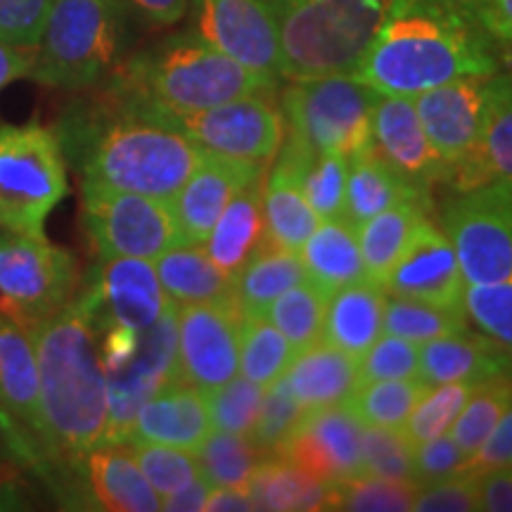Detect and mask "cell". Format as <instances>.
<instances>
[{
	"label": "cell",
	"instance_id": "6da1fadb",
	"mask_svg": "<svg viewBox=\"0 0 512 512\" xmlns=\"http://www.w3.org/2000/svg\"><path fill=\"white\" fill-rule=\"evenodd\" d=\"M81 183L171 200L204 159L174 114L110 76L98 93L67 107L55 126Z\"/></svg>",
	"mask_w": 512,
	"mask_h": 512
},
{
	"label": "cell",
	"instance_id": "7a4b0ae2",
	"mask_svg": "<svg viewBox=\"0 0 512 512\" xmlns=\"http://www.w3.org/2000/svg\"><path fill=\"white\" fill-rule=\"evenodd\" d=\"M38 361L43 470L67 501L79 503V467L105 439L110 401L100 337L79 292L53 316L27 325Z\"/></svg>",
	"mask_w": 512,
	"mask_h": 512
},
{
	"label": "cell",
	"instance_id": "3957f363",
	"mask_svg": "<svg viewBox=\"0 0 512 512\" xmlns=\"http://www.w3.org/2000/svg\"><path fill=\"white\" fill-rule=\"evenodd\" d=\"M512 50L467 8L446 3L392 5L354 76L380 95H415L463 76L498 74Z\"/></svg>",
	"mask_w": 512,
	"mask_h": 512
},
{
	"label": "cell",
	"instance_id": "277c9868",
	"mask_svg": "<svg viewBox=\"0 0 512 512\" xmlns=\"http://www.w3.org/2000/svg\"><path fill=\"white\" fill-rule=\"evenodd\" d=\"M121 83L171 114L209 110L247 95H271L278 83L242 67L200 34H178L117 67Z\"/></svg>",
	"mask_w": 512,
	"mask_h": 512
},
{
	"label": "cell",
	"instance_id": "5b68a950",
	"mask_svg": "<svg viewBox=\"0 0 512 512\" xmlns=\"http://www.w3.org/2000/svg\"><path fill=\"white\" fill-rule=\"evenodd\" d=\"M287 81L354 74L392 0H268Z\"/></svg>",
	"mask_w": 512,
	"mask_h": 512
},
{
	"label": "cell",
	"instance_id": "8992f818",
	"mask_svg": "<svg viewBox=\"0 0 512 512\" xmlns=\"http://www.w3.org/2000/svg\"><path fill=\"white\" fill-rule=\"evenodd\" d=\"M124 43V0H53L29 79L57 91H93L117 72Z\"/></svg>",
	"mask_w": 512,
	"mask_h": 512
},
{
	"label": "cell",
	"instance_id": "52a82bcc",
	"mask_svg": "<svg viewBox=\"0 0 512 512\" xmlns=\"http://www.w3.org/2000/svg\"><path fill=\"white\" fill-rule=\"evenodd\" d=\"M100 358L107 377L110 418L102 441L131 439L140 406L169 382L178 368V304L171 302L157 323L145 330L100 328Z\"/></svg>",
	"mask_w": 512,
	"mask_h": 512
},
{
	"label": "cell",
	"instance_id": "ba28073f",
	"mask_svg": "<svg viewBox=\"0 0 512 512\" xmlns=\"http://www.w3.org/2000/svg\"><path fill=\"white\" fill-rule=\"evenodd\" d=\"M67 192V159L55 128L0 126V228L43 233Z\"/></svg>",
	"mask_w": 512,
	"mask_h": 512
},
{
	"label": "cell",
	"instance_id": "9c48e42d",
	"mask_svg": "<svg viewBox=\"0 0 512 512\" xmlns=\"http://www.w3.org/2000/svg\"><path fill=\"white\" fill-rule=\"evenodd\" d=\"M380 93L354 74L292 79L280 95L290 136L313 152L354 157L373 140V110Z\"/></svg>",
	"mask_w": 512,
	"mask_h": 512
},
{
	"label": "cell",
	"instance_id": "30bf717a",
	"mask_svg": "<svg viewBox=\"0 0 512 512\" xmlns=\"http://www.w3.org/2000/svg\"><path fill=\"white\" fill-rule=\"evenodd\" d=\"M441 228L456 249L465 285L512 283V185L453 192Z\"/></svg>",
	"mask_w": 512,
	"mask_h": 512
},
{
	"label": "cell",
	"instance_id": "8fae6325",
	"mask_svg": "<svg viewBox=\"0 0 512 512\" xmlns=\"http://www.w3.org/2000/svg\"><path fill=\"white\" fill-rule=\"evenodd\" d=\"M83 228L100 259L155 261L166 249L181 245L169 200L81 183Z\"/></svg>",
	"mask_w": 512,
	"mask_h": 512
},
{
	"label": "cell",
	"instance_id": "7c38bea8",
	"mask_svg": "<svg viewBox=\"0 0 512 512\" xmlns=\"http://www.w3.org/2000/svg\"><path fill=\"white\" fill-rule=\"evenodd\" d=\"M79 290L76 261L46 235L8 233L0 238V302L24 325L62 311Z\"/></svg>",
	"mask_w": 512,
	"mask_h": 512
},
{
	"label": "cell",
	"instance_id": "4fadbf2b",
	"mask_svg": "<svg viewBox=\"0 0 512 512\" xmlns=\"http://www.w3.org/2000/svg\"><path fill=\"white\" fill-rule=\"evenodd\" d=\"M178 128L204 152L235 162L268 166L285 143V117L271 95H247L209 107L174 114Z\"/></svg>",
	"mask_w": 512,
	"mask_h": 512
},
{
	"label": "cell",
	"instance_id": "5bb4252c",
	"mask_svg": "<svg viewBox=\"0 0 512 512\" xmlns=\"http://www.w3.org/2000/svg\"><path fill=\"white\" fill-rule=\"evenodd\" d=\"M0 432L19 458L43 470L34 337L8 311H0Z\"/></svg>",
	"mask_w": 512,
	"mask_h": 512
},
{
	"label": "cell",
	"instance_id": "9a60e30c",
	"mask_svg": "<svg viewBox=\"0 0 512 512\" xmlns=\"http://www.w3.org/2000/svg\"><path fill=\"white\" fill-rule=\"evenodd\" d=\"M197 34L242 67L285 79L278 22L268 0H195Z\"/></svg>",
	"mask_w": 512,
	"mask_h": 512
},
{
	"label": "cell",
	"instance_id": "2e32d148",
	"mask_svg": "<svg viewBox=\"0 0 512 512\" xmlns=\"http://www.w3.org/2000/svg\"><path fill=\"white\" fill-rule=\"evenodd\" d=\"M238 302L178 306V368L181 380L202 392L240 373Z\"/></svg>",
	"mask_w": 512,
	"mask_h": 512
},
{
	"label": "cell",
	"instance_id": "e0dca14e",
	"mask_svg": "<svg viewBox=\"0 0 512 512\" xmlns=\"http://www.w3.org/2000/svg\"><path fill=\"white\" fill-rule=\"evenodd\" d=\"M81 302L91 311L95 328L145 330L162 318L171 299L166 297L155 264L133 256L100 259Z\"/></svg>",
	"mask_w": 512,
	"mask_h": 512
},
{
	"label": "cell",
	"instance_id": "ac0fdd59",
	"mask_svg": "<svg viewBox=\"0 0 512 512\" xmlns=\"http://www.w3.org/2000/svg\"><path fill=\"white\" fill-rule=\"evenodd\" d=\"M382 287L389 297L465 311V280L456 249L444 228H439L430 216H425L415 228L413 238L408 240Z\"/></svg>",
	"mask_w": 512,
	"mask_h": 512
},
{
	"label": "cell",
	"instance_id": "d6986e66",
	"mask_svg": "<svg viewBox=\"0 0 512 512\" xmlns=\"http://www.w3.org/2000/svg\"><path fill=\"white\" fill-rule=\"evenodd\" d=\"M361 434L363 422L354 411L347 403H335L306 413L278 453L320 482L337 484L363 472Z\"/></svg>",
	"mask_w": 512,
	"mask_h": 512
},
{
	"label": "cell",
	"instance_id": "ffe728a7",
	"mask_svg": "<svg viewBox=\"0 0 512 512\" xmlns=\"http://www.w3.org/2000/svg\"><path fill=\"white\" fill-rule=\"evenodd\" d=\"M491 76H463L415 95L413 105L437 155L451 169L475 150L482 131Z\"/></svg>",
	"mask_w": 512,
	"mask_h": 512
},
{
	"label": "cell",
	"instance_id": "44dd1931",
	"mask_svg": "<svg viewBox=\"0 0 512 512\" xmlns=\"http://www.w3.org/2000/svg\"><path fill=\"white\" fill-rule=\"evenodd\" d=\"M266 169L268 166L235 162L204 152L200 166L169 200L181 245H204L228 202L245 185L261 181Z\"/></svg>",
	"mask_w": 512,
	"mask_h": 512
},
{
	"label": "cell",
	"instance_id": "7402d4cb",
	"mask_svg": "<svg viewBox=\"0 0 512 512\" xmlns=\"http://www.w3.org/2000/svg\"><path fill=\"white\" fill-rule=\"evenodd\" d=\"M370 143L377 155L413 188L430 192L432 185L448 183V166L427 138L413 98H399V95L377 98Z\"/></svg>",
	"mask_w": 512,
	"mask_h": 512
},
{
	"label": "cell",
	"instance_id": "603a6c76",
	"mask_svg": "<svg viewBox=\"0 0 512 512\" xmlns=\"http://www.w3.org/2000/svg\"><path fill=\"white\" fill-rule=\"evenodd\" d=\"M79 501L107 512H157L162 498L131 453L126 441H100L79 467Z\"/></svg>",
	"mask_w": 512,
	"mask_h": 512
},
{
	"label": "cell",
	"instance_id": "cb8c5ba5",
	"mask_svg": "<svg viewBox=\"0 0 512 512\" xmlns=\"http://www.w3.org/2000/svg\"><path fill=\"white\" fill-rule=\"evenodd\" d=\"M486 183L512 185V69H501L491 76L475 150L453 166L448 176L453 192H465Z\"/></svg>",
	"mask_w": 512,
	"mask_h": 512
},
{
	"label": "cell",
	"instance_id": "d4e9b609",
	"mask_svg": "<svg viewBox=\"0 0 512 512\" xmlns=\"http://www.w3.org/2000/svg\"><path fill=\"white\" fill-rule=\"evenodd\" d=\"M207 394L195 384L176 380L152 394L133 420L131 439L174 446L195 453L209 437ZM128 439V441H131Z\"/></svg>",
	"mask_w": 512,
	"mask_h": 512
},
{
	"label": "cell",
	"instance_id": "484cf974",
	"mask_svg": "<svg viewBox=\"0 0 512 512\" xmlns=\"http://www.w3.org/2000/svg\"><path fill=\"white\" fill-rule=\"evenodd\" d=\"M512 373V354L470 328L430 339L420 349L418 377L427 387L448 382H484Z\"/></svg>",
	"mask_w": 512,
	"mask_h": 512
},
{
	"label": "cell",
	"instance_id": "4316f807",
	"mask_svg": "<svg viewBox=\"0 0 512 512\" xmlns=\"http://www.w3.org/2000/svg\"><path fill=\"white\" fill-rule=\"evenodd\" d=\"M285 382L306 413L344 403L358 384V358L332 347L330 342H313L297 351L285 370Z\"/></svg>",
	"mask_w": 512,
	"mask_h": 512
},
{
	"label": "cell",
	"instance_id": "83f0119b",
	"mask_svg": "<svg viewBox=\"0 0 512 512\" xmlns=\"http://www.w3.org/2000/svg\"><path fill=\"white\" fill-rule=\"evenodd\" d=\"M387 292L373 280H358L330 294L325 302L323 337L332 347L361 358L382 335Z\"/></svg>",
	"mask_w": 512,
	"mask_h": 512
},
{
	"label": "cell",
	"instance_id": "f1b7e54d",
	"mask_svg": "<svg viewBox=\"0 0 512 512\" xmlns=\"http://www.w3.org/2000/svg\"><path fill=\"white\" fill-rule=\"evenodd\" d=\"M408 200L430 202V192L413 188L411 183L403 181L392 166L377 155L373 143L349 157L344 221L356 228L380 211Z\"/></svg>",
	"mask_w": 512,
	"mask_h": 512
},
{
	"label": "cell",
	"instance_id": "f546056e",
	"mask_svg": "<svg viewBox=\"0 0 512 512\" xmlns=\"http://www.w3.org/2000/svg\"><path fill=\"white\" fill-rule=\"evenodd\" d=\"M299 259L309 283L316 285L325 297L358 280H366L356 228L344 219L318 223L299 249Z\"/></svg>",
	"mask_w": 512,
	"mask_h": 512
},
{
	"label": "cell",
	"instance_id": "4dcf8cb0",
	"mask_svg": "<svg viewBox=\"0 0 512 512\" xmlns=\"http://www.w3.org/2000/svg\"><path fill=\"white\" fill-rule=\"evenodd\" d=\"M152 264L166 297L178 306L235 302L233 275L211 261L204 245H176L157 256Z\"/></svg>",
	"mask_w": 512,
	"mask_h": 512
},
{
	"label": "cell",
	"instance_id": "1f68e13d",
	"mask_svg": "<svg viewBox=\"0 0 512 512\" xmlns=\"http://www.w3.org/2000/svg\"><path fill=\"white\" fill-rule=\"evenodd\" d=\"M261 188H264V178L245 185L228 202L204 242L211 261L233 278L247 264L249 256L264 245L266 223L264 209H261Z\"/></svg>",
	"mask_w": 512,
	"mask_h": 512
},
{
	"label": "cell",
	"instance_id": "d6a6232c",
	"mask_svg": "<svg viewBox=\"0 0 512 512\" xmlns=\"http://www.w3.org/2000/svg\"><path fill=\"white\" fill-rule=\"evenodd\" d=\"M254 510H330L332 484L320 482L280 453L261 460L247 484Z\"/></svg>",
	"mask_w": 512,
	"mask_h": 512
},
{
	"label": "cell",
	"instance_id": "836d02e7",
	"mask_svg": "<svg viewBox=\"0 0 512 512\" xmlns=\"http://www.w3.org/2000/svg\"><path fill=\"white\" fill-rule=\"evenodd\" d=\"M235 302L240 316H266L273 299L290 287L306 283V271L297 252L264 240L235 275Z\"/></svg>",
	"mask_w": 512,
	"mask_h": 512
},
{
	"label": "cell",
	"instance_id": "e575fe53",
	"mask_svg": "<svg viewBox=\"0 0 512 512\" xmlns=\"http://www.w3.org/2000/svg\"><path fill=\"white\" fill-rule=\"evenodd\" d=\"M266 240L273 245L297 252L316 230L320 219L306 202L297 176L285 162H275L261 188Z\"/></svg>",
	"mask_w": 512,
	"mask_h": 512
},
{
	"label": "cell",
	"instance_id": "d590c367",
	"mask_svg": "<svg viewBox=\"0 0 512 512\" xmlns=\"http://www.w3.org/2000/svg\"><path fill=\"white\" fill-rule=\"evenodd\" d=\"M427 209H430V202L408 200L384 209L373 219L356 226V238L368 280L380 285L384 283L396 259L406 249L408 240L413 238L415 228L427 216Z\"/></svg>",
	"mask_w": 512,
	"mask_h": 512
},
{
	"label": "cell",
	"instance_id": "8d00e7d4",
	"mask_svg": "<svg viewBox=\"0 0 512 512\" xmlns=\"http://www.w3.org/2000/svg\"><path fill=\"white\" fill-rule=\"evenodd\" d=\"M427 384L420 377L406 380H375L361 384L347 396V406L363 425L394 427L401 430L408 415L418 406L420 396L425 394Z\"/></svg>",
	"mask_w": 512,
	"mask_h": 512
},
{
	"label": "cell",
	"instance_id": "74e56055",
	"mask_svg": "<svg viewBox=\"0 0 512 512\" xmlns=\"http://www.w3.org/2000/svg\"><path fill=\"white\" fill-rule=\"evenodd\" d=\"M297 351L266 316L240 320V375L261 387H271L285 375Z\"/></svg>",
	"mask_w": 512,
	"mask_h": 512
},
{
	"label": "cell",
	"instance_id": "f35d334b",
	"mask_svg": "<svg viewBox=\"0 0 512 512\" xmlns=\"http://www.w3.org/2000/svg\"><path fill=\"white\" fill-rule=\"evenodd\" d=\"M200 475L211 486H242L247 489L249 479L256 472L266 453L245 434H230L211 430L209 437L195 451Z\"/></svg>",
	"mask_w": 512,
	"mask_h": 512
},
{
	"label": "cell",
	"instance_id": "ab89813d",
	"mask_svg": "<svg viewBox=\"0 0 512 512\" xmlns=\"http://www.w3.org/2000/svg\"><path fill=\"white\" fill-rule=\"evenodd\" d=\"M467 330V316L460 309H444L415 299L389 297L384 304L382 332L396 335L411 342L425 344L430 339L453 335V332Z\"/></svg>",
	"mask_w": 512,
	"mask_h": 512
},
{
	"label": "cell",
	"instance_id": "60d3db41",
	"mask_svg": "<svg viewBox=\"0 0 512 512\" xmlns=\"http://www.w3.org/2000/svg\"><path fill=\"white\" fill-rule=\"evenodd\" d=\"M325 302H328V297L306 280V283L294 285L278 299H273L266 318L283 332L294 351H302L318 342L323 335Z\"/></svg>",
	"mask_w": 512,
	"mask_h": 512
},
{
	"label": "cell",
	"instance_id": "b9f144b4",
	"mask_svg": "<svg viewBox=\"0 0 512 512\" xmlns=\"http://www.w3.org/2000/svg\"><path fill=\"white\" fill-rule=\"evenodd\" d=\"M512 403V373L479 382L451 427V437L467 453H475Z\"/></svg>",
	"mask_w": 512,
	"mask_h": 512
},
{
	"label": "cell",
	"instance_id": "7bdbcfd3",
	"mask_svg": "<svg viewBox=\"0 0 512 512\" xmlns=\"http://www.w3.org/2000/svg\"><path fill=\"white\" fill-rule=\"evenodd\" d=\"M418 486L361 472L332 484L330 510L347 512H411Z\"/></svg>",
	"mask_w": 512,
	"mask_h": 512
},
{
	"label": "cell",
	"instance_id": "ee69618b",
	"mask_svg": "<svg viewBox=\"0 0 512 512\" xmlns=\"http://www.w3.org/2000/svg\"><path fill=\"white\" fill-rule=\"evenodd\" d=\"M477 384L479 382H448L427 387L425 394L420 396L418 406L408 415L406 425L401 427L403 434L415 446L451 432L453 422H456L458 413L463 411V406L472 392H475Z\"/></svg>",
	"mask_w": 512,
	"mask_h": 512
},
{
	"label": "cell",
	"instance_id": "f6af8a7d",
	"mask_svg": "<svg viewBox=\"0 0 512 512\" xmlns=\"http://www.w3.org/2000/svg\"><path fill=\"white\" fill-rule=\"evenodd\" d=\"M207 394V411L211 430L230 434H252V427L259 415L261 401H264L266 387L247 380L245 375H235L221 387L211 389Z\"/></svg>",
	"mask_w": 512,
	"mask_h": 512
},
{
	"label": "cell",
	"instance_id": "bcb514c9",
	"mask_svg": "<svg viewBox=\"0 0 512 512\" xmlns=\"http://www.w3.org/2000/svg\"><path fill=\"white\" fill-rule=\"evenodd\" d=\"M126 444L131 446L138 467L143 470L145 479L157 491L159 498L174 494L185 484H190L192 479L200 477V465H197V456L192 451L138 439L126 441Z\"/></svg>",
	"mask_w": 512,
	"mask_h": 512
},
{
	"label": "cell",
	"instance_id": "7dc6e473",
	"mask_svg": "<svg viewBox=\"0 0 512 512\" xmlns=\"http://www.w3.org/2000/svg\"><path fill=\"white\" fill-rule=\"evenodd\" d=\"M266 389L268 392L264 394V401H261L259 415H256L249 439H252L266 456H271V453H278L280 448L287 444V439L297 432L306 411L292 396L285 377H278V380Z\"/></svg>",
	"mask_w": 512,
	"mask_h": 512
},
{
	"label": "cell",
	"instance_id": "c3c4849f",
	"mask_svg": "<svg viewBox=\"0 0 512 512\" xmlns=\"http://www.w3.org/2000/svg\"><path fill=\"white\" fill-rule=\"evenodd\" d=\"M361 463L368 475L415 484L413 444L403 430L363 425Z\"/></svg>",
	"mask_w": 512,
	"mask_h": 512
},
{
	"label": "cell",
	"instance_id": "681fc988",
	"mask_svg": "<svg viewBox=\"0 0 512 512\" xmlns=\"http://www.w3.org/2000/svg\"><path fill=\"white\" fill-rule=\"evenodd\" d=\"M463 309L482 335L512 354V283L465 285Z\"/></svg>",
	"mask_w": 512,
	"mask_h": 512
},
{
	"label": "cell",
	"instance_id": "f907efd6",
	"mask_svg": "<svg viewBox=\"0 0 512 512\" xmlns=\"http://www.w3.org/2000/svg\"><path fill=\"white\" fill-rule=\"evenodd\" d=\"M420 373V347L418 342L403 339L396 335L377 337L358 361V384L375 380H406V377H418Z\"/></svg>",
	"mask_w": 512,
	"mask_h": 512
},
{
	"label": "cell",
	"instance_id": "816d5d0a",
	"mask_svg": "<svg viewBox=\"0 0 512 512\" xmlns=\"http://www.w3.org/2000/svg\"><path fill=\"white\" fill-rule=\"evenodd\" d=\"M470 453L456 444L451 434H441L430 441L413 446V475L415 486L439 482L463 475Z\"/></svg>",
	"mask_w": 512,
	"mask_h": 512
},
{
	"label": "cell",
	"instance_id": "f5cc1de1",
	"mask_svg": "<svg viewBox=\"0 0 512 512\" xmlns=\"http://www.w3.org/2000/svg\"><path fill=\"white\" fill-rule=\"evenodd\" d=\"M53 0H0V38L22 48H38Z\"/></svg>",
	"mask_w": 512,
	"mask_h": 512
},
{
	"label": "cell",
	"instance_id": "db71d44e",
	"mask_svg": "<svg viewBox=\"0 0 512 512\" xmlns=\"http://www.w3.org/2000/svg\"><path fill=\"white\" fill-rule=\"evenodd\" d=\"M413 510L418 512H477L479 491L475 475H456L418 486Z\"/></svg>",
	"mask_w": 512,
	"mask_h": 512
},
{
	"label": "cell",
	"instance_id": "11a10c76",
	"mask_svg": "<svg viewBox=\"0 0 512 512\" xmlns=\"http://www.w3.org/2000/svg\"><path fill=\"white\" fill-rule=\"evenodd\" d=\"M501 467H512V403L508 411L501 415L496 427L491 430L484 444L472 453L467 460V475H484V472L501 470Z\"/></svg>",
	"mask_w": 512,
	"mask_h": 512
},
{
	"label": "cell",
	"instance_id": "9f6ffc18",
	"mask_svg": "<svg viewBox=\"0 0 512 512\" xmlns=\"http://www.w3.org/2000/svg\"><path fill=\"white\" fill-rule=\"evenodd\" d=\"M479 510L512 512V467L477 475Z\"/></svg>",
	"mask_w": 512,
	"mask_h": 512
},
{
	"label": "cell",
	"instance_id": "6f0895ef",
	"mask_svg": "<svg viewBox=\"0 0 512 512\" xmlns=\"http://www.w3.org/2000/svg\"><path fill=\"white\" fill-rule=\"evenodd\" d=\"M472 12L498 43L512 50V0H479Z\"/></svg>",
	"mask_w": 512,
	"mask_h": 512
},
{
	"label": "cell",
	"instance_id": "680465c9",
	"mask_svg": "<svg viewBox=\"0 0 512 512\" xmlns=\"http://www.w3.org/2000/svg\"><path fill=\"white\" fill-rule=\"evenodd\" d=\"M36 48H22L0 38V91L19 79H29Z\"/></svg>",
	"mask_w": 512,
	"mask_h": 512
},
{
	"label": "cell",
	"instance_id": "91938a15",
	"mask_svg": "<svg viewBox=\"0 0 512 512\" xmlns=\"http://www.w3.org/2000/svg\"><path fill=\"white\" fill-rule=\"evenodd\" d=\"M211 484L202 475L185 484L183 489L162 498V510L166 512H202L207 508Z\"/></svg>",
	"mask_w": 512,
	"mask_h": 512
},
{
	"label": "cell",
	"instance_id": "94428289",
	"mask_svg": "<svg viewBox=\"0 0 512 512\" xmlns=\"http://www.w3.org/2000/svg\"><path fill=\"white\" fill-rule=\"evenodd\" d=\"M209 512H249L254 510L249 491L242 486H211L207 508Z\"/></svg>",
	"mask_w": 512,
	"mask_h": 512
},
{
	"label": "cell",
	"instance_id": "6125c7cd",
	"mask_svg": "<svg viewBox=\"0 0 512 512\" xmlns=\"http://www.w3.org/2000/svg\"><path fill=\"white\" fill-rule=\"evenodd\" d=\"M131 3L159 24H176L188 10V0H131Z\"/></svg>",
	"mask_w": 512,
	"mask_h": 512
},
{
	"label": "cell",
	"instance_id": "be15d7a7",
	"mask_svg": "<svg viewBox=\"0 0 512 512\" xmlns=\"http://www.w3.org/2000/svg\"><path fill=\"white\" fill-rule=\"evenodd\" d=\"M403 3H446V5H458V8L475 10L479 0H392V5H403Z\"/></svg>",
	"mask_w": 512,
	"mask_h": 512
}]
</instances>
